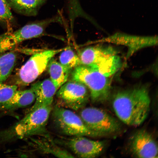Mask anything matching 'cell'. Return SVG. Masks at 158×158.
I'll use <instances>...</instances> for the list:
<instances>
[{
  "label": "cell",
  "instance_id": "1",
  "mask_svg": "<svg viewBox=\"0 0 158 158\" xmlns=\"http://www.w3.org/2000/svg\"><path fill=\"white\" fill-rule=\"evenodd\" d=\"M151 100L147 85H136L119 91L113 96L112 105L118 119L125 124L137 126L149 113Z\"/></svg>",
  "mask_w": 158,
  "mask_h": 158
},
{
  "label": "cell",
  "instance_id": "2",
  "mask_svg": "<svg viewBox=\"0 0 158 158\" xmlns=\"http://www.w3.org/2000/svg\"><path fill=\"white\" fill-rule=\"evenodd\" d=\"M52 108L51 105L30 110L28 114L12 126L0 132V142L47 134L46 126Z\"/></svg>",
  "mask_w": 158,
  "mask_h": 158
},
{
  "label": "cell",
  "instance_id": "3",
  "mask_svg": "<svg viewBox=\"0 0 158 158\" xmlns=\"http://www.w3.org/2000/svg\"><path fill=\"white\" fill-rule=\"evenodd\" d=\"M79 56L82 65L95 69L107 77L115 74L122 66L118 52L110 46L88 47L81 51Z\"/></svg>",
  "mask_w": 158,
  "mask_h": 158
},
{
  "label": "cell",
  "instance_id": "4",
  "mask_svg": "<svg viewBox=\"0 0 158 158\" xmlns=\"http://www.w3.org/2000/svg\"><path fill=\"white\" fill-rule=\"evenodd\" d=\"M72 80L79 82L88 88L90 99L94 103H102L107 101L111 95V81L97 70L80 65L72 73Z\"/></svg>",
  "mask_w": 158,
  "mask_h": 158
},
{
  "label": "cell",
  "instance_id": "5",
  "mask_svg": "<svg viewBox=\"0 0 158 158\" xmlns=\"http://www.w3.org/2000/svg\"><path fill=\"white\" fill-rule=\"evenodd\" d=\"M78 115L95 137L115 134L122 128L117 119L98 108L85 107L80 110Z\"/></svg>",
  "mask_w": 158,
  "mask_h": 158
},
{
  "label": "cell",
  "instance_id": "6",
  "mask_svg": "<svg viewBox=\"0 0 158 158\" xmlns=\"http://www.w3.org/2000/svg\"><path fill=\"white\" fill-rule=\"evenodd\" d=\"M51 114L54 126L60 133L70 136L95 137L79 115L73 110L56 105Z\"/></svg>",
  "mask_w": 158,
  "mask_h": 158
},
{
  "label": "cell",
  "instance_id": "7",
  "mask_svg": "<svg viewBox=\"0 0 158 158\" xmlns=\"http://www.w3.org/2000/svg\"><path fill=\"white\" fill-rule=\"evenodd\" d=\"M56 95V105L73 111L80 110L85 107L90 98L87 87L82 83L73 80L61 87Z\"/></svg>",
  "mask_w": 158,
  "mask_h": 158
},
{
  "label": "cell",
  "instance_id": "8",
  "mask_svg": "<svg viewBox=\"0 0 158 158\" xmlns=\"http://www.w3.org/2000/svg\"><path fill=\"white\" fill-rule=\"evenodd\" d=\"M52 22V20L48 18L26 25L13 32L0 35V55L24 41L44 35L46 28Z\"/></svg>",
  "mask_w": 158,
  "mask_h": 158
},
{
  "label": "cell",
  "instance_id": "9",
  "mask_svg": "<svg viewBox=\"0 0 158 158\" xmlns=\"http://www.w3.org/2000/svg\"><path fill=\"white\" fill-rule=\"evenodd\" d=\"M66 48L45 50L34 54L20 69L18 83L26 85L33 82L45 70L51 59Z\"/></svg>",
  "mask_w": 158,
  "mask_h": 158
},
{
  "label": "cell",
  "instance_id": "10",
  "mask_svg": "<svg viewBox=\"0 0 158 158\" xmlns=\"http://www.w3.org/2000/svg\"><path fill=\"white\" fill-rule=\"evenodd\" d=\"M58 145L69 149L78 157L92 158L101 154L106 148V142L95 140L85 136L59 138L54 140Z\"/></svg>",
  "mask_w": 158,
  "mask_h": 158
},
{
  "label": "cell",
  "instance_id": "11",
  "mask_svg": "<svg viewBox=\"0 0 158 158\" xmlns=\"http://www.w3.org/2000/svg\"><path fill=\"white\" fill-rule=\"evenodd\" d=\"M130 154L138 158H157L158 145L152 135L144 129L136 131L129 140Z\"/></svg>",
  "mask_w": 158,
  "mask_h": 158
},
{
  "label": "cell",
  "instance_id": "12",
  "mask_svg": "<svg viewBox=\"0 0 158 158\" xmlns=\"http://www.w3.org/2000/svg\"><path fill=\"white\" fill-rule=\"evenodd\" d=\"M102 42L121 45L126 47L128 59L138 51L157 45V37L140 36L116 33L101 40Z\"/></svg>",
  "mask_w": 158,
  "mask_h": 158
},
{
  "label": "cell",
  "instance_id": "13",
  "mask_svg": "<svg viewBox=\"0 0 158 158\" xmlns=\"http://www.w3.org/2000/svg\"><path fill=\"white\" fill-rule=\"evenodd\" d=\"M30 88L34 93L35 98L30 110L41 106L52 105L54 97L58 90L49 78L33 84Z\"/></svg>",
  "mask_w": 158,
  "mask_h": 158
},
{
  "label": "cell",
  "instance_id": "14",
  "mask_svg": "<svg viewBox=\"0 0 158 158\" xmlns=\"http://www.w3.org/2000/svg\"><path fill=\"white\" fill-rule=\"evenodd\" d=\"M35 98V94L31 88L24 90H17L10 99L0 104V114L27 106L34 102Z\"/></svg>",
  "mask_w": 158,
  "mask_h": 158
},
{
  "label": "cell",
  "instance_id": "15",
  "mask_svg": "<svg viewBox=\"0 0 158 158\" xmlns=\"http://www.w3.org/2000/svg\"><path fill=\"white\" fill-rule=\"evenodd\" d=\"M41 139H34V144L36 148L41 152L60 158H73V155L62 148L52 139L48 134L43 136Z\"/></svg>",
  "mask_w": 158,
  "mask_h": 158
},
{
  "label": "cell",
  "instance_id": "16",
  "mask_svg": "<svg viewBox=\"0 0 158 158\" xmlns=\"http://www.w3.org/2000/svg\"><path fill=\"white\" fill-rule=\"evenodd\" d=\"M10 7L23 14L34 16L45 0H7Z\"/></svg>",
  "mask_w": 158,
  "mask_h": 158
},
{
  "label": "cell",
  "instance_id": "17",
  "mask_svg": "<svg viewBox=\"0 0 158 158\" xmlns=\"http://www.w3.org/2000/svg\"><path fill=\"white\" fill-rule=\"evenodd\" d=\"M50 79L58 90L67 80L71 70L52 58L48 64Z\"/></svg>",
  "mask_w": 158,
  "mask_h": 158
},
{
  "label": "cell",
  "instance_id": "18",
  "mask_svg": "<svg viewBox=\"0 0 158 158\" xmlns=\"http://www.w3.org/2000/svg\"><path fill=\"white\" fill-rule=\"evenodd\" d=\"M17 58L15 53L7 52L0 55V83L5 81L11 75Z\"/></svg>",
  "mask_w": 158,
  "mask_h": 158
},
{
  "label": "cell",
  "instance_id": "19",
  "mask_svg": "<svg viewBox=\"0 0 158 158\" xmlns=\"http://www.w3.org/2000/svg\"><path fill=\"white\" fill-rule=\"evenodd\" d=\"M59 63L63 66L71 71L81 65L78 56L70 49L68 47L60 53Z\"/></svg>",
  "mask_w": 158,
  "mask_h": 158
},
{
  "label": "cell",
  "instance_id": "20",
  "mask_svg": "<svg viewBox=\"0 0 158 158\" xmlns=\"http://www.w3.org/2000/svg\"><path fill=\"white\" fill-rule=\"evenodd\" d=\"M7 0H0V22L11 23L13 17Z\"/></svg>",
  "mask_w": 158,
  "mask_h": 158
},
{
  "label": "cell",
  "instance_id": "21",
  "mask_svg": "<svg viewBox=\"0 0 158 158\" xmlns=\"http://www.w3.org/2000/svg\"><path fill=\"white\" fill-rule=\"evenodd\" d=\"M17 90V87L16 85H9L0 83V104L10 99Z\"/></svg>",
  "mask_w": 158,
  "mask_h": 158
}]
</instances>
